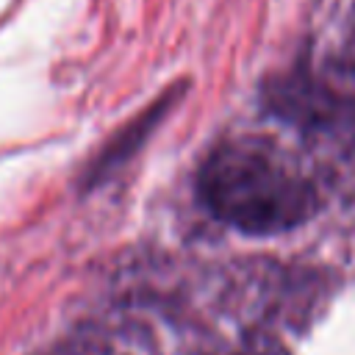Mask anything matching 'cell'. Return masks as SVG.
<instances>
[{
	"instance_id": "obj_2",
	"label": "cell",
	"mask_w": 355,
	"mask_h": 355,
	"mask_svg": "<svg viewBox=\"0 0 355 355\" xmlns=\"http://www.w3.org/2000/svg\"><path fill=\"white\" fill-rule=\"evenodd\" d=\"M169 105H172V97H169V94H166V97H158L144 114H139L128 128H122V130L108 141V147L97 155V161L92 164V178L108 175V172L116 169L122 161H128V158L141 147V141L150 136V130L158 125V119L166 114Z\"/></svg>"
},
{
	"instance_id": "obj_1",
	"label": "cell",
	"mask_w": 355,
	"mask_h": 355,
	"mask_svg": "<svg viewBox=\"0 0 355 355\" xmlns=\"http://www.w3.org/2000/svg\"><path fill=\"white\" fill-rule=\"evenodd\" d=\"M205 205L241 233H280L311 211L308 186L277 155L255 144H222L200 169Z\"/></svg>"
}]
</instances>
